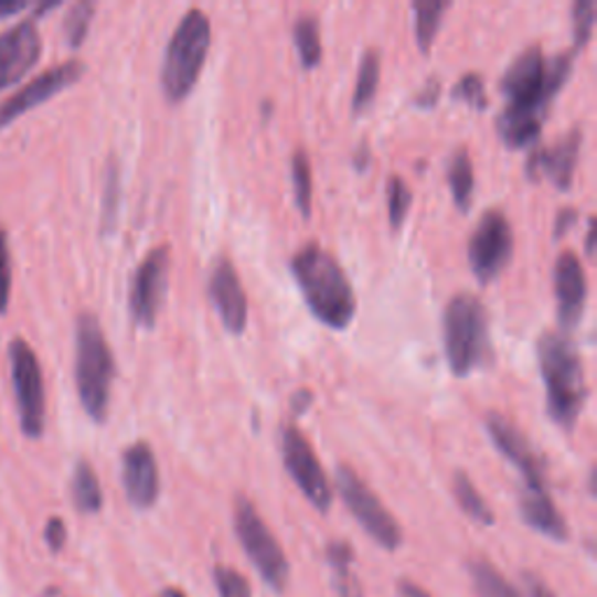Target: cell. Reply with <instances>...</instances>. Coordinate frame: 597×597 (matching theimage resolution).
<instances>
[{
	"mask_svg": "<svg viewBox=\"0 0 597 597\" xmlns=\"http://www.w3.org/2000/svg\"><path fill=\"white\" fill-rule=\"evenodd\" d=\"M213 579H215V588L220 597H253V588L248 579H245V576L236 572L234 567L217 565L213 572Z\"/></svg>",
	"mask_w": 597,
	"mask_h": 597,
	"instance_id": "d590c367",
	"label": "cell"
},
{
	"mask_svg": "<svg viewBox=\"0 0 597 597\" xmlns=\"http://www.w3.org/2000/svg\"><path fill=\"white\" fill-rule=\"evenodd\" d=\"M439 98H441V79H439V77H429V79L425 82V85L420 87V92L416 94L414 103H416L418 108L429 110V108H435V106H437Z\"/></svg>",
	"mask_w": 597,
	"mask_h": 597,
	"instance_id": "74e56055",
	"label": "cell"
},
{
	"mask_svg": "<svg viewBox=\"0 0 597 597\" xmlns=\"http://www.w3.org/2000/svg\"><path fill=\"white\" fill-rule=\"evenodd\" d=\"M593 232H595V220L590 217V220H588V226H586V255H588V257H593V245H595Z\"/></svg>",
	"mask_w": 597,
	"mask_h": 597,
	"instance_id": "bcb514c9",
	"label": "cell"
},
{
	"mask_svg": "<svg viewBox=\"0 0 597 597\" xmlns=\"http://www.w3.org/2000/svg\"><path fill=\"white\" fill-rule=\"evenodd\" d=\"M452 495H456L460 509L467 513L471 521H477L479 525L495 523V513H492L490 504L483 500L479 488L473 486L469 473L456 471V477H452Z\"/></svg>",
	"mask_w": 597,
	"mask_h": 597,
	"instance_id": "83f0119b",
	"label": "cell"
},
{
	"mask_svg": "<svg viewBox=\"0 0 597 597\" xmlns=\"http://www.w3.org/2000/svg\"><path fill=\"white\" fill-rule=\"evenodd\" d=\"M467 255L473 276L483 285L492 282L507 269L513 257V230L502 211L492 209L481 215L469 238Z\"/></svg>",
	"mask_w": 597,
	"mask_h": 597,
	"instance_id": "8fae6325",
	"label": "cell"
},
{
	"mask_svg": "<svg viewBox=\"0 0 597 597\" xmlns=\"http://www.w3.org/2000/svg\"><path fill=\"white\" fill-rule=\"evenodd\" d=\"M379 87H381V52L366 50L360 61L358 85L353 92V115L366 113V108L376 100Z\"/></svg>",
	"mask_w": 597,
	"mask_h": 597,
	"instance_id": "484cf974",
	"label": "cell"
},
{
	"mask_svg": "<svg viewBox=\"0 0 597 597\" xmlns=\"http://www.w3.org/2000/svg\"><path fill=\"white\" fill-rule=\"evenodd\" d=\"M280 456L287 473H290L295 486L303 492V498L322 513L332 509V483H329L311 441L295 425H287L280 431Z\"/></svg>",
	"mask_w": 597,
	"mask_h": 597,
	"instance_id": "30bf717a",
	"label": "cell"
},
{
	"mask_svg": "<svg viewBox=\"0 0 597 597\" xmlns=\"http://www.w3.org/2000/svg\"><path fill=\"white\" fill-rule=\"evenodd\" d=\"M82 75H85V64L77 58H71L66 64H58L45 71L43 75H38L26 87L12 94L6 103H0V129L14 125L19 117H24L33 108L43 106V103L54 98L56 94L73 87L75 82L82 79Z\"/></svg>",
	"mask_w": 597,
	"mask_h": 597,
	"instance_id": "4fadbf2b",
	"label": "cell"
},
{
	"mask_svg": "<svg viewBox=\"0 0 597 597\" xmlns=\"http://www.w3.org/2000/svg\"><path fill=\"white\" fill-rule=\"evenodd\" d=\"M12 297V264H10V245L8 234L0 230V316L8 313Z\"/></svg>",
	"mask_w": 597,
	"mask_h": 597,
	"instance_id": "8d00e7d4",
	"label": "cell"
},
{
	"mask_svg": "<svg viewBox=\"0 0 597 597\" xmlns=\"http://www.w3.org/2000/svg\"><path fill=\"white\" fill-rule=\"evenodd\" d=\"M94 12H96V6L89 3V0H82V3H75L66 12L64 33H66L68 47L77 50V47H82V43H85L87 35H89V26H92Z\"/></svg>",
	"mask_w": 597,
	"mask_h": 597,
	"instance_id": "d6a6232c",
	"label": "cell"
},
{
	"mask_svg": "<svg viewBox=\"0 0 597 597\" xmlns=\"http://www.w3.org/2000/svg\"><path fill=\"white\" fill-rule=\"evenodd\" d=\"M486 429L495 448L523 473L525 488H546V460L516 423L492 411L486 416Z\"/></svg>",
	"mask_w": 597,
	"mask_h": 597,
	"instance_id": "5bb4252c",
	"label": "cell"
},
{
	"mask_svg": "<svg viewBox=\"0 0 597 597\" xmlns=\"http://www.w3.org/2000/svg\"><path fill=\"white\" fill-rule=\"evenodd\" d=\"M171 271V250L169 245H157L134 274L129 287V311L136 324L152 329L157 324V316L161 311L163 297L169 287Z\"/></svg>",
	"mask_w": 597,
	"mask_h": 597,
	"instance_id": "7c38bea8",
	"label": "cell"
},
{
	"mask_svg": "<svg viewBox=\"0 0 597 597\" xmlns=\"http://www.w3.org/2000/svg\"><path fill=\"white\" fill-rule=\"evenodd\" d=\"M29 6L26 3H10V0H0V19H10L19 12H24Z\"/></svg>",
	"mask_w": 597,
	"mask_h": 597,
	"instance_id": "f6af8a7d",
	"label": "cell"
},
{
	"mask_svg": "<svg viewBox=\"0 0 597 597\" xmlns=\"http://www.w3.org/2000/svg\"><path fill=\"white\" fill-rule=\"evenodd\" d=\"M121 483H125L127 500L134 509L146 511L157 504L161 479L157 456L150 444L136 441L125 450V456H121Z\"/></svg>",
	"mask_w": 597,
	"mask_h": 597,
	"instance_id": "ac0fdd59",
	"label": "cell"
},
{
	"mask_svg": "<svg viewBox=\"0 0 597 597\" xmlns=\"http://www.w3.org/2000/svg\"><path fill=\"white\" fill-rule=\"evenodd\" d=\"M327 563L334 574V586L341 597H360L358 579L353 574L355 565V551L348 542L337 540L327 544Z\"/></svg>",
	"mask_w": 597,
	"mask_h": 597,
	"instance_id": "cb8c5ba5",
	"label": "cell"
},
{
	"mask_svg": "<svg viewBox=\"0 0 597 597\" xmlns=\"http://www.w3.org/2000/svg\"><path fill=\"white\" fill-rule=\"evenodd\" d=\"M292 188H295V203L297 211L303 217H311L313 211V171L311 159H308L306 150H295L292 154Z\"/></svg>",
	"mask_w": 597,
	"mask_h": 597,
	"instance_id": "4dcf8cb0",
	"label": "cell"
},
{
	"mask_svg": "<svg viewBox=\"0 0 597 597\" xmlns=\"http://www.w3.org/2000/svg\"><path fill=\"white\" fill-rule=\"evenodd\" d=\"M295 47L299 54L301 66L306 71H313L322 61V38H320V19L311 12L299 14L292 26Z\"/></svg>",
	"mask_w": 597,
	"mask_h": 597,
	"instance_id": "603a6c76",
	"label": "cell"
},
{
	"mask_svg": "<svg viewBox=\"0 0 597 597\" xmlns=\"http://www.w3.org/2000/svg\"><path fill=\"white\" fill-rule=\"evenodd\" d=\"M121 205V171L119 161L110 157L106 167V178H103V199H100V234L115 232Z\"/></svg>",
	"mask_w": 597,
	"mask_h": 597,
	"instance_id": "f546056e",
	"label": "cell"
},
{
	"mask_svg": "<svg viewBox=\"0 0 597 597\" xmlns=\"http://www.w3.org/2000/svg\"><path fill=\"white\" fill-rule=\"evenodd\" d=\"M209 295L222 324L232 334H243L245 327H248V297H245L232 259L220 257L215 262L209 280Z\"/></svg>",
	"mask_w": 597,
	"mask_h": 597,
	"instance_id": "d6986e66",
	"label": "cell"
},
{
	"mask_svg": "<svg viewBox=\"0 0 597 597\" xmlns=\"http://www.w3.org/2000/svg\"><path fill=\"white\" fill-rule=\"evenodd\" d=\"M521 519L525 525H530L534 532L544 534V537L553 542H567L569 527L558 507L553 504L546 488H525L519 500Z\"/></svg>",
	"mask_w": 597,
	"mask_h": 597,
	"instance_id": "ffe728a7",
	"label": "cell"
},
{
	"mask_svg": "<svg viewBox=\"0 0 597 597\" xmlns=\"http://www.w3.org/2000/svg\"><path fill=\"white\" fill-rule=\"evenodd\" d=\"M337 490L348 511L353 513L362 530L379 546H383L385 551H397L402 546V525L393 513L385 509L376 492L360 479V473H355L348 465L337 467Z\"/></svg>",
	"mask_w": 597,
	"mask_h": 597,
	"instance_id": "ba28073f",
	"label": "cell"
},
{
	"mask_svg": "<svg viewBox=\"0 0 597 597\" xmlns=\"http://www.w3.org/2000/svg\"><path fill=\"white\" fill-rule=\"evenodd\" d=\"M66 540H68L66 523L61 521L58 516L50 519L47 525H45V542H47V546H50L54 553H58L61 548L66 546Z\"/></svg>",
	"mask_w": 597,
	"mask_h": 597,
	"instance_id": "f35d334b",
	"label": "cell"
},
{
	"mask_svg": "<svg viewBox=\"0 0 597 597\" xmlns=\"http://www.w3.org/2000/svg\"><path fill=\"white\" fill-rule=\"evenodd\" d=\"M448 8L450 3H444V0H414V6H411L416 14V43L423 54H429L431 45H435Z\"/></svg>",
	"mask_w": 597,
	"mask_h": 597,
	"instance_id": "4316f807",
	"label": "cell"
},
{
	"mask_svg": "<svg viewBox=\"0 0 597 597\" xmlns=\"http://www.w3.org/2000/svg\"><path fill=\"white\" fill-rule=\"evenodd\" d=\"M369 163H372V150H369V146L362 140L358 146V150H355V154H353V167L358 171H366Z\"/></svg>",
	"mask_w": 597,
	"mask_h": 597,
	"instance_id": "7bdbcfd3",
	"label": "cell"
},
{
	"mask_svg": "<svg viewBox=\"0 0 597 597\" xmlns=\"http://www.w3.org/2000/svg\"><path fill=\"white\" fill-rule=\"evenodd\" d=\"M234 532L262 582L271 590L282 593L290 582V561H287L280 542L271 527L264 523L255 504L243 495H238L234 504Z\"/></svg>",
	"mask_w": 597,
	"mask_h": 597,
	"instance_id": "52a82bcc",
	"label": "cell"
},
{
	"mask_svg": "<svg viewBox=\"0 0 597 597\" xmlns=\"http://www.w3.org/2000/svg\"><path fill=\"white\" fill-rule=\"evenodd\" d=\"M14 399L19 408V423L29 439H40L45 431V381L35 350L24 341L14 339L8 348Z\"/></svg>",
	"mask_w": 597,
	"mask_h": 597,
	"instance_id": "9c48e42d",
	"label": "cell"
},
{
	"mask_svg": "<svg viewBox=\"0 0 597 597\" xmlns=\"http://www.w3.org/2000/svg\"><path fill=\"white\" fill-rule=\"evenodd\" d=\"M73 502L79 513H98L103 509V490L94 467L87 460H79L73 469L71 481Z\"/></svg>",
	"mask_w": 597,
	"mask_h": 597,
	"instance_id": "d4e9b609",
	"label": "cell"
},
{
	"mask_svg": "<svg viewBox=\"0 0 597 597\" xmlns=\"http://www.w3.org/2000/svg\"><path fill=\"white\" fill-rule=\"evenodd\" d=\"M572 71L574 52L555 54L546 61L542 45L525 47L500 79V92L509 100L507 108L546 117L551 100L563 92Z\"/></svg>",
	"mask_w": 597,
	"mask_h": 597,
	"instance_id": "3957f363",
	"label": "cell"
},
{
	"mask_svg": "<svg viewBox=\"0 0 597 597\" xmlns=\"http://www.w3.org/2000/svg\"><path fill=\"white\" fill-rule=\"evenodd\" d=\"M544 119L546 117L542 115L523 113L516 108H504L495 119V129L504 146H509L511 150H525V148L537 146Z\"/></svg>",
	"mask_w": 597,
	"mask_h": 597,
	"instance_id": "44dd1931",
	"label": "cell"
},
{
	"mask_svg": "<svg viewBox=\"0 0 597 597\" xmlns=\"http://www.w3.org/2000/svg\"><path fill=\"white\" fill-rule=\"evenodd\" d=\"M399 597H431L425 588H420L416 582H399Z\"/></svg>",
	"mask_w": 597,
	"mask_h": 597,
	"instance_id": "ee69618b",
	"label": "cell"
},
{
	"mask_svg": "<svg viewBox=\"0 0 597 597\" xmlns=\"http://www.w3.org/2000/svg\"><path fill=\"white\" fill-rule=\"evenodd\" d=\"M213 40L211 19L199 8L182 14L161 61V92L171 103L192 94Z\"/></svg>",
	"mask_w": 597,
	"mask_h": 597,
	"instance_id": "8992f818",
	"label": "cell"
},
{
	"mask_svg": "<svg viewBox=\"0 0 597 597\" xmlns=\"http://www.w3.org/2000/svg\"><path fill=\"white\" fill-rule=\"evenodd\" d=\"M450 98L467 103V106H471L473 110H486L488 108V96H486L483 77L479 73H465L456 82V87L450 89Z\"/></svg>",
	"mask_w": 597,
	"mask_h": 597,
	"instance_id": "e575fe53",
	"label": "cell"
},
{
	"mask_svg": "<svg viewBox=\"0 0 597 597\" xmlns=\"http://www.w3.org/2000/svg\"><path fill=\"white\" fill-rule=\"evenodd\" d=\"M448 184L452 201L458 211L467 213L473 201V188H477V175H473V161L467 148H458L448 161Z\"/></svg>",
	"mask_w": 597,
	"mask_h": 597,
	"instance_id": "7402d4cb",
	"label": "cell"
},
{
	"mask_svg": "<svg viewBox=\"0 0 597 597\" xmlns=\"http://www.w3.org/2000/svg\"><path fill=\"white\" fill-rule=\"evenodd\" d=\"M553 290H555V313L563 334L582 324L588 303V276L584 262L572 250H565L553 266Z\"/></svg>",
	"mask_w": 597,
	"mask_h": 597,
	"instance_id": "9a60e30c",
	"label": "cell"
},
{
	"mask_svg": "<svg viewBox=\"0 0 597 597\" xmlns=\"http://www.w3.org/2000/svg\"><path fill=\"white\" fill-rule=\"evenodd\" d=\"M159 597H188V595H184V593L178 590V588H163V590L159 593Z\"/></svg>",
	"mask_w": 597,
	"mask_h": 597,
	"instance_id": "7dc6e473",
	"label": "cell"
},
{
	"mask_svg": "<svg viewBox=\"0 0 597 597\" xmlns=\"http://www.w3.org/2000/svg\"><path fill=\"white\" fill-rule=\"evenodd\" d=\"M115 381V358L103 327L92 313H82L75 327V383L79 404L94 423L108 420Z\"/></svg>",
	"mask_w": 597,
	"mask_h": 597,
	"instance_id": "277c9868",
	"label": "cell"
},
{
	"mask_svg": "<svg viewBox=\"0 0 597 597\" xmlns=\"http://www.w3.org/2000/svg\"><path fill=\"white\" fill-rule=\"evenodd\" d=\"M441 332L446 362L458 379L471 376L492 360L488 311L479 297L467 292L452 297L444 308Z\"/></svg>",
	"mask_w": 597,
	"mask_h": 597,
	"instance_id": "5b68a950",
	"label": "cell"
},
{
	"mask_svg": "<svg viewBox=\"0 0 597 597\" xmlns=\"http://www.w3.org/2000/svg\"><path fill=\"white\" fill-rule=\"evenodd\" d=\"M525 586L530 590V597H558V595H553L548 590V586L544 582H540L534 574H525Z\"/></svg>",
	"mask_w": 597,
	"mask_h": 597,
	"instance_id": "b9f144b4",
	"label": "cell"
},
{
	"mask_svg": "<svg viewBox=\"0 0 597 597\" xmlns=\"http://www.w3.org/2000/svg\"><path fill=\"white\" fill-rule=\"evenodd\" d=\"M43 54V38L35 26V17L0 33V92L10 89L29 75Z\"/></svg>",
	"mask_w": 597,
	"mask_h": 597,
	"instance_id": "e0dca14e",
	"label": "cell"
},
{
	"mask_svg": "<svg viewBox=\"0 0 597 597\" xmlns=\"http://www.w3.org/2000/svg\"><path fill=\"white\" fill-rule=\"evenodd\" d=\"M582 142H584V131L582 127H574L565 138L553 142V146L548 148L534 146L525 163V175L532 182L548 178L555 184V190L567 192L574 182L576 159H579Z\"/></svg>",
	"mask_w": 597,
	"mask_h": 597,
	"instance_id": "2e32d148",
	"label": "cell"
},
{
	"mask_svg": "<svg viewBox=\"0 0 597 597\" xmlns=\"http://www.w3.org/2000/svg\"><path fill=\"white\" fill-rule=\"evenodd\" d=\"M308 311L329 329H348L358 313L355 290L332 253L308 243L290 262Z\"/></svg>",
	"mask_w": 597,
	"mask_h": 597,
	"instance_id": "6da1fadb",
	"label": "cell"
},
{
	"mask_svg": "<svg viewBox=\"0 0 597 597\" xmlns=\"http://www.w3.org/2000/svg\"><path fill=\"white\" fill-rule=\"evenodd\" d=\"M595 17L597 8L593 0H576L572 6V38H574V50H584L595 29Z\"/></svg>",
	"mask_w": 597,
	"mask_h": 597,
	"instance_id": "836d02e7",
	"label": "cell"
},
{
	"mask_svg": "<svg viewBox=\"0 0 597 597\" xmlns=\"http://www.w3.org/2000/svg\"><path fill=\"white\" fill-rule=\"evenodd\" d=\"M385 196H387V217H390V226L393 230H402V224L411 211V201H414V194H411L408 184L404 182V178L399 175H390L387 178V188H385Z\"/></svg>",
	"mask_w": 597,
	"mask_h": 597,
	"instance_id": "1f68e13d",
	"label": "cell"
},
{
	"mask_svg": "<svg viewBox=\"0 0 597 597\" xmlns=\"http://www.w3.org/2000/svg\"><path fill=\"white\" fill-rule=\"evenodd\" d=\"M469 576L481 597H523L519 588L507 582L490 561H469Z\"/></svg>",
	"mask_w": 597,
	"mask_h": 597,
	"instance_id": "f1b7e54d",
	"label": "cell"
},
{
	"mask_svg": "<svg viewBox=\"0 0 597 597\" xmlns=\"http://www.w3.org/2000/svg\"><path fill=\"white\" fill-rule=\"evenodd\" d=\"M579 222V211L576 209H561L558 215H555V224H553V238L561 241L563 236L569 234L572 226Z\"/></svg>",
	"mask_w": 597,
	"mask_h": 597,
	"instance_id": "ab89813d",
	"label": "cell"
},
{
	"mask_svg": "<svg viewBox=\"0 0 597 597\" xmlns=\"http://www.w3.org/2000/svg\"><path fill=\"white\" fill-rule=\"evenodd\" d=\"M313 402H316V397H313L311 390H306V387L303 390H297V393L290 399V411H292L295 416H303L306 411L313 406Z\"/></svg>",
	"mask_w": 597,
	"mask_h": 597,
	"instance_id": "60d3db41",
	"label": "cell"
},
{
	"mask_svg": "<svg viewBox=\"0 0 597 597\" xmlns=\"http://www.w3.org/2000/svg\"><path fill=\"white\" fill-rule=\"evenodd\" d=\"M537 362L546 387L548 416L561 429L572 431L588 399L579 348L563 332H546L537 341Z\"/></svg>",
	"mask_w": 597,
	"mask_h": 597,
	"instance_id": "7a4b0ae2",
	"label": "cell"
}]
</instances>
